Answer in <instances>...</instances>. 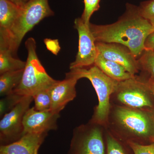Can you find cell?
<instances>
[{
    "label": "cell",
    "mask_w": 154,
    "mask_h": 154,
    "mask_svg": "<svg viewBox=\"0 0 154 154\" xmlns=\"http://www.w3.org/2000/svg\"><path fill=\"white\" fill-rule=\"evenodd\" d=\"M89 27L96 42L122 45L136 58L145 49L147 38L154 32L150 22L140 13L138 7L131 5L127 6L125 14L115 23L107 25L90 23Z\"/></svg>",
    "instance_id": "6da1fadb"
},
{
    "label": "cell",
    "mask_w": 154,
    "mask_h": 154,
    "mask_svg": "<svg viewBox=\"0 0 154 154\" xmlns=\"http://www.w3.org/2000/svg\"><path fill=\"white\" fill-rule=\"evenodd\" d=\"M105 128L124 142L154 143V111L110 105Z\"/></svg>",
    "instance_id": "7a4b0ae2"
},
{
    "label": "cell",
    "mask_w": 154,
    "mask_h": 154,
    "mask_svg": "<svg viewBox=\"0 0 154 154\" xmlns=\"http://www.w3.org/2000/svg\"><path fill=\"white\" fill-rule=\"evenodd\" d=\"M48 0H30L21 9L7 38L0 42V48L10 50L14 56L25 35L45 18L54 15Z\"/></svg>",
    "instance_id": "3957f363"
},
{
    "label": "cell",
    "mask_w": 154,
    "mask_h": 154,
    "mask_svg": "<svg viewBox=\"0 0 154 154\" xmlns=\"http://www.w3.org/2000/svg\"><path fill=\"white\" fill-rule=\"evenodd\" d=\"M69 72L79 80L86 78L92 83L98 98V105L94 108L90 121L106 126L110 107V98L119 82L107 76L95 65L89 68L73 69Z\"/></svg>",
    "instance_id": "277c9868"
},
{
    "label": "cell",
    "mask_w": 154,
    "mask_h": 154,
    "mask_svg": "<svg viewBox=\"0 0 154 154\" xmlns=\"http://www.w3.org/2000/svg\"><path fill=\"white\" fill-rule=\"evenodd\" d=\"M28 57L22 80L14 93L23 96H33L39 91L51 88L58 82L45 71L36 53L35 39L30 37L25 42Z\"/></svg>",
    "instance_id": "5b68a950"
},
{
    "label": "cell",
    "mask_w": 154,
    "mask_h": 154,
    "mask_svg": "<svg viewBox=\"0 0 154 154\" xmlns=\"http://www.w3.org/2000/svg\"><path fill=\"white\" fill-rule=\"evenodd\" d=\"M110 105L135 110L154 111V96L148 84L136 75L119 82L110 98Z\"/></svg>",
    "instance_id": "8992f818"
},
{
    "label": "cell",
    "mask_w": 154,
    "mask_h": 154,
    "mask_svg": "<svg viewBox=\"0 0 154 154\" xmlns=\"http://www.w3.org/2000/svg\"><path fill=\"white\" fill-rule=\"evenodd\" d=\"M105 127L89 121L75 128L67 154H105Z\"/></svg>",
    "instance_id": "52a82bcc"
},
{
    "label": "cell",
    "mask_w": 154,
    "mask_h": 154,
    "mask_svg": "<svg viewBox=\"0 0 154 154\" xmlns=\"http://www.w3.org/2000/svg\"><path fill=\"white\" fill-rule=\"evenodd\" d=\"M33 100L32 96H25L14 108L2 117L0 121L1 145L12 143L23 136V117Z\"/></svg>",
    "instance_id": "ba28073f"
},
{
    "label": "cell",
    "mask_w": 154,
    "mask_h": 154,
    "mask_svg": "<svg viewBox=\"0 0 154 154\" xmlns=\"http://www.w3.org/2000/svg\"><path fill=\"white\" fill-rule=\"evenodd\" d=\"M74 28L79 33V51L75 60L70 64V70L94 65L98 54L96 40L89 25L86 24L80 17L75 19Z\"/></svg>",
    "instance_id": "9c48e42d"
},
{
    "label": "cell",
    "mask_w": 154,
    "mask_h": 154,
    "mask_svg": "<svg viewBox=\"0 0 154 154\" xmlns=\"http://www.w3.org/2000/svg\"><path fill=\"white\" fill-rule=\"evenodd\" d=\"M59 113L51 110L38 111L34 107L25 112L23 119V135L27 133H48L57 129V122Z\"/></svg>",
    "instance_id": "30bf717a"
},
{
    "label": "cell",
    "mask_w": 154,
    "mask_h": 154,
    "mask_svg": "<svg viewBox=\"0 0 154 154\" xmlns=\"http://www.w3.org/2000/svg\"><path fill=\"white\" fill-rule=\"evenodd\" d=\"M98 53L106 59L119 64L133 76L139 72L138 63L128 48L115 43L96 42Z\"/></svg>",
    "instance_id": "8fae6325"
},
{
    "label": "cell",
    "mask_w": 154,
    "mask_h": 154,
    "mask_svg": "<svg viewBox=\"0 0 154 154\" xmlns=\"http://www.w3.org/2000/svg\"><path fill=\"white\" fill-rule=\"evenodd\" d=\"M79 79L69 72L63 81H58L50 88L51 98V110L59 113L67 104L76 96L75 86Z\"/></svg>",
    "instance_id": "7c38bea8"
},
{
    "label": "cell",
    "mask_w": 154,
    "mask_h": 154,
    "mask_svg": "<svg viewBox=\"0 0 154 154\" xmlns=\"http://www.w3.org/2000/svg\"><path fill=\"white\" fill-rule=\"evenodd\" d=\"M47 134L46 133L26 134L14 142L1 145L0 154H38Z\"/></svg>",
    "instance_id": "4fadbf2b"
},
{
    "label": "cell",
    "mask_w": 154,
    "mask_h": 154,
    "mask_svg": "<svg viewBox=\"0 0 154 154\" xmlns=\"http://www.w3.org/2000/svg\"><path fill=\"white\" fill-rule=\"evenodd\" d=\"M21 9L9 0H0V42L7 38Z\"/></svg>",
    "instance_id": "5bb4252c"
},
{
    "label": "cell",
    "mask_w": 154,
    "mask_h": 154,
    "mask_svg": "<svg viewBox=\"0 0 154 154\" xmlns=\"http://www.w3.org/2000/svg\"><path fill=\"white\" fill-rule=\"evenodd\" d=\"M94 65L107 76L119 82L128 79L134 76L120 64L113 61L106 59L99 53L97 54Z\"/></svg>",
    "instance_id": "9a60e30c"
},
{
    "label": "cell",
    "mask_w": 154,
    "mask_h": 154,
    "mask_svg": "<svg viewBox=\"0 0 154 154\" xmlns=\"http://www.w3.org/2000/svg\"><path fill=\"white\" fill-rule=\"evenodd\" d=\"M23 69L6 72L0 75V95L5 97L12 94L19 85L23 75Z\"/></svg>",
    "instance_id": "2e32d148"
},
{
    "label": "cell",
    "mask_w": 154,
    "mask_h": 154,
    "mask_svg": "<svg viewBox=\"0 0 154 154\" xmlns=\"http://www.w3.org/2000/svg\"><path fill=\"white\" fill-rule=\"evenodd\" d=\"M137 60L139 71L143 73L140 76L149 85L154 84V50L145 49Z\"/></svg>",
    "instance_id": "e0dca14e"
},
{
    "label": "cell",
    "mask_w": 154,
    "mask_h": 154,
    "mask_svg": "<svg viewBox=\"0 0 154 154\" xmlns=\"http://www.w3.org/2000/svg\"><path fill=\"white\" fill-rule=\"evenodd\" d=\"M26 62L15 57L9 50L0 48V75L25 69Z\"/></svg>",
    "instance_id": "ac0fdd59"
},
{
    "label": "cell",
    "mask_w": 154,
    "mask_h": 154,
    "mask_svg": "<svg viewBox=\"0 0 154 154\" xmlns=\"http://www.w3.org/2000/svg\"><path fill=\"white\" fill-rule=\"evenodd\" d=\"M105 154H134L129 145L119 139L105 128Z\"/></svg>",
    "instance_id": "d6986e66"
},
{
    "label": "cell",
    "mask_w": 154,
    "mask_h": 154,
    "mask_svg": "<svg viewBox=\"0 0 154 154\" xmlns=\"http://www.w3.org/2000/svg\"><path fill=\"white\" fill-rule=\"evenodd\" d=\"M50 88L42 90L33 96L35 107L38 111L50 110L51 109V98Z\"/></svg>",
    "instance_id": "ffe728a7"
},
{
    "label": "cell",
    "mask_w": 154,
    "mask_h": 154,
    "mask_svg": "<svg viewBox=\"0 0 154 154\" xmlns=\"http://www.w3.org/2000/svg\"><path fill=\"white\" fill-rule=\"evenodd\" d=\"M25 96H21L13 92L7 95L0 100V116H3L11 111L19 103Z\"/></svg>",
    "instance_id": "44dd1931"
},
{
    "label": "cell",
    "mask_w": 154,
    "mask_h": 154,
    "mask_svg": "<svg viewBox=\"0 0 154 154\" xmlns=\"http://www.w3.org/2000/svg\"><path fill=\"white\" fill-rule=\"evenodd\" d=\"M101 0H84L85 8L81 18L85 23L89 25L92 15L98 11L100 8L99 3Z\"/></svg>",
    "instance_id": "7402d4cb"
},
{
    "label": "cell",
    "mask_w": 154,
    "mask_h": 154,
    "mask_svg": "<svg viewBox=\"0 0 154 154\" xmlns=\"http://www.w3.org/2000/svg\"><path fill=\"white\" fill-rule=\"evenodd\" d=\"M138 8L141 16L150 22L154 29V0L143 2Z\"/></svg>",
    "instance_id": "603a6c76"
},
{
    "label": "cell",
    "mask_w": 154,
    "mask_h": 154,
    "mask_svg": "<svg viewBox=\"0 0 154 154\" xmlns=\"http://www.w3.org/2000/svg\"><path fill=\"white\" fill-rule=\"evenodd\" d=\"M127 143L134 154H154V143L148 145L139 144L133 142Z\"/></svg>",
    "instance_id": "cb8c5ba5"
},
{
    "label": "cell",
    "mask_w": 154,
    "mask_h": 154,
    "mask_svg": "<svg viewBox=\"0 0 154 154\" xmlns=\"http://www.w3.org/2000/svg\"><path fill=\"white\" fill-rule=\"evenodd\" d=\"M44 42L46 48L49 51L54 55H57L60 50V46L57 39L45 38Z\"/></svg>",
    "instance_id": "d4e9b609"
},
{
    "label": "cell",
    "mask_w": 154,
    "mask_h": 154,
    "mask_svg": "<svg viewBox=\"0 0 154 154\" xmlns=\"http://www.w3.org/2000/svg\"><path fill=\"white\" fill-rule=\"evenodd\" d=\"M145 49L154 50V32L150 34L146 39L145 43Z\"/></svg>",
    "instance_id": "484cf974"
},
{
    "label": "cell",
    "mask_w": 154,
    "mask_h": 154,
    "mask_svg": "<svg viewBox=\"0 0 154 154\" xmlns=\"http://www.w3.org/2000/svg\"><path fill=\"white\" fill-rule=\"evenodd\" d=\"M19 8H22L30 1V0H9Z\"/></svg>",
    "instance_id": "4316f807"
},
{
    "label": "cell",
    "mask_w": 154,
    "mask_h": 154,
    "mask_svg": "<svg viewBox=\"0 0 154 154\" xmlns=\"http://www.w3.org/2000/svg\"><path fill=\"white\" fill-rule=\"evenodd\" d=\"M149 85V86L150 88V90L151 91L152 94L154 96V84H152V85Z\"/></svg>",
    "instance_id": "83f0119b"
}]
</instances>
